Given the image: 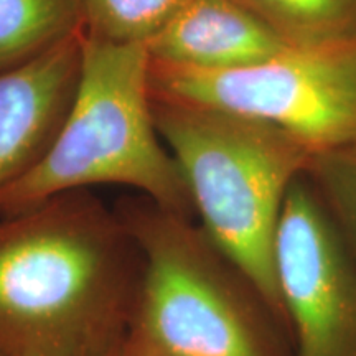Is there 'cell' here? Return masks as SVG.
<instances>
[{
    "mask_svg": "<svg viewBox=\"0 0 356 356\" xmlns=\"http://www.w3.org/2000/svg\"><path fill=\"white\" fill-rule=\"evenodd\" d=\"M139 252L118 215L56 195L0 221V356H119Z\"/></svg>",
    "mask_w": 356,
    "mask_h": 356,
    "instance_id": "1",
    "label": "cell"
},
{
    "mask_svg": "<svg viewBox=\"0 0 356 356\" xmlns=\"http://www.w3.org/2000/svg\"><path fill=\"white\" fill-rule=\"evenodd\" d=\"M140 269L127 341L154 356H291V333L191 216L142 197L118 211Z\"/></svg>",
    "mask_w": 356,
    "mask_h": 356,
    "instance_id": "2",
    "label": "cell"
},
{
    "mask_svg": "<svg viewBox=\"0 0 356 356\" xmlns=\"http://www.w3.org/2000/svg\"><path fill=\"white\" fill-rule=\"evenodd\" d=\"M95 185H124L191 216L180 167L157 131L147 44L83 32L81 68L65 121L48 150L0 190V216Z\"/></svg>",
    "mask_w": 356,
    "mask_h": 356,
    "instance_id": "3",
    "label": "cell"
},
{
    "mask_svg": "<svg viewBox=\"0 0 356 356\" xmlns=\"http://www.w3.org/2000/svg\"><path fill=\"white\" fill-rule=\"evenodd\" d=\"M154 118L200 226L287 327L275 236L289 188L304 175L312 150L273 124L188 102L154 97Z\"/></svg>",
    "mask_w": 356,
    "mask_h": 356,
    "instance_id": "4",
    "label": "cell"
},
{
    "mask_svg": "<svg viewBox=\"0 0 356 356\" xmlns=\"http://www.w3.org/2000/svg\"><path fill=\"white\" fill-rule=\"evenodd\" d=\"M152 96L282 129L312 154L356 147V43L284 48L244 66L181 68L150 60Z\"/></svg>",
    "mask_w": 356,
    "mask_h": 356,
    "instance_id": "5",
    "label": "cell"
},
{
    "mask_svg": "<svg viewBox=\"0 0 356 356\" xmlns=\"http://www.w3.org/2000/svg\"><path fill=\"white\" fill-rule=\"evenodd\" d=\"M275 279L291 356H356V262L305 173L284 202Z\"/></svg>",
    "mask_w": 356,
    "mask_h": 356,
    "instance_id": "6",
    "label": "cell"
},
{
    "mask_svg": "<svg viewBox=\"0 0 356 356\" xmlns=\"http://www.w3.org/2000/svg\"><path fill=\"white\" fill-rule=\"evenodd\" d=\"M83 30L0 71V190L29 170L60 131L79 78Z\"/></svg>",
    "mask_w": 356,
    "mask_h": 356,
    "instance_id": "7",
    "label": "cell"
},
{
    "mask_svg": "<svg viewBox=\"0 0 356 356\" xmlns=\"http://www.w3.org/2000/svg\"><path fill=\"white\" fill-rule=\"evenodd\" d=\"M289 48L238 0H190L147 43L155 63L193 70L244 66Z\"/></svg>",
    "mask_w": 356,
    "mask_h": 356,
    "instance_id": "8",
    "label": "cell"
},
{
    "mask_svg": "<svg viewBox=\"0 0 356 356\" xmlns=\"http://www.w3.org/2000/svg\"><path fill=\"white\" fill-rule=\"evenodd\" d=\"M289 48L356 43V0H238Z\"/></svg>",
    "mask_w": 356,
    "mask_h": 356,
    "instance_id": "9",
    "label": "cell"
},
{
    "mask_svg": "<svg viewBox=\"0 0 356 356\" xmlns=\"http://www.w3.org/2000/svg\"><path fill=\"white\" fill-rule=\"evenodd\" d=\"M83 30L79 0H0V71Z\"/></svg>",
    "mask_w": 356,
    "mask_h": 356,
    "instance_id": "10",
    "label": "cell"
},
{
    "mask_svg": "<svg viewBox=\"0 0 356 356\" xmlns=\"http://www.w3.org/2000/svg\"><path fill=\"white\" fill-rule=\"evenodd\" d=\"M190 0H79L83 32L119 44H147Z\"/></svg>",
    "mask_w": 356,
    "mask_h": 356,
    "instance_id": "11",
    "label": "cell"
},
{
    "mask_svg": "<svg viewBox=\"0 0 356 356\" xmlns=\"http://www.w3.org/2000/svg\"><path fill=\"white\" fill-rule=\"evenodd\" d=\"M304 173L356 262V147L314 154Z\"/></svg>",
    "mask_w": 356,
    "mask_h": 356,
    "instance_id": "12",
    "label": "cell"
}]
</instances>
